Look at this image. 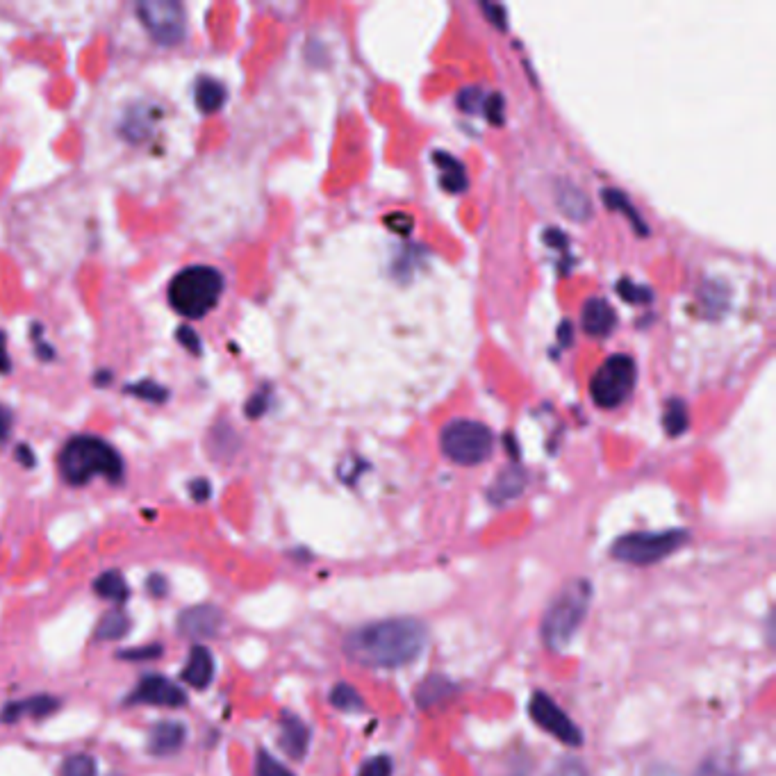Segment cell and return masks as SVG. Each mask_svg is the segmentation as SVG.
Wrapping results in <instances>:
<instances>
[{
    "label": "cell",
    "instance_id": "obj_1",
    "mask_svg": "<svg viewBox=\"0 0 776 776\" xmlns=\"http://www.w3.org/2000/svg\"><path fill=\"white\" fill-rule=\"evenodd\" d=\"M426 642L428 631L419 619L394 617L351 631L344 640V649L360 665L394 670L417 660Z\"/></svg>",
    "mask_w": 776,
    "mask_h": 776
},
{
    "label": "cell",
    "instance_id": "obj_2",
    "mask_svg": "<svg viewBox=\"0 0 776 776\" xmlns=\"http://www.w3.org/2000/svg\"><path fill=\"white\" fill-rule=\"evenodd\" d=\"M60 472L66 483L85 485L96 476L119 483L123 478V460L112 444L101 437L80 435L64 444L60 453Z\"/></svg>",
    "mask_w": 776,
    "mask_h": 776
},
{
    "label": "cell",
    "instance_id": "obj_3",
    "mask_svg": "<svg viewBox=\"0 0 776 776\" xmlns=\"http://www.w3.org/2000/svg\"><path fill=\"white\" fill-rule=\"evenodd\" d=\"M592 601V585L588 579L569 581L551 601L542 619V638L553 651L567 649L574 633L579 631Z\"/></svg>",
    "mask_w": 776,
    "mask_h": 776
},
{
    "label": "cell",
    "instance_id": "obj_4",
    "mask_svg": "<svg viewBox=\"0 0 776 776\" xmlns=\"http://www.w3.org/2000/svg\"><path fill=\"white\" fill-rule=\"evenodd\" d=\"M224 276L214 267H187L169 283L171 308L187 319H198L219 303Z\"/></svg>",
    "mask_w": 776,
    "mask_h": 776
},
{
    "label": "cell",
    "instance_id": "obj_5",
    "mask_svg": "<svg viewBox=\"0 0 776 776\" xmlns=\"http://www.w3.org/2000/svg\"><path fill=\"white\" fill-rule=\"evenodd\" d=\"M690 540V533L683 528H667V531H638L626 533L610 547V556L619 563L629 565H656L670 558Z\"/></svg>",
    "mask_w": 776,
    "mask_h": 776
},
{
    "label": "cell",
    "instance_id": "obj_6",
    "mask_svg": "<svg viewBox=\"0 0 776 776\" xmlns=\"http://www.w3.org/2000/svg\"><path fill=\"white\" fill-rule=\"evenodd\" d=\"M442 453L456 465H481L492 456L494 435L490 428L474 419H453L444 426L440 437Z\"/></svg>",
    "mask_w": 776,
    "mask_h": 776
},
{
    "label": "cell",
    "instance_id": "obj_7",
    "mask_svg": "<svg viewBox=\"0 0 776 776\" xmlns=\"http://www.w3.org/2000/svg\"><path fill=\"white\" fill-rule=\"evenodd\" d=\"M635 376H638V369H635L633 358L624 356V353L608 358L590 381V394L594 403L606 410L622 406L633 392Z\"/></svg>",
    "mask_w": 776,
    "mask_h": 776
},
{
    "label": "cell",
    "instance_id": "obj_8",
    "mask_svg": "<svg viewBox=\"0 0 776 776\" xmlns=\"http://www.w3.org/2000/svg\"><path fill=\"white\" fill-rule=\"evenodd\" d=\"M137 16L148 35L162 46H176L185 39L187 16L176 0H142L137 5Z\"/></svg>",
    "mask_w": 776,
    "mask_h": 776
},
{
    "label": "cell",
    "instance_id": "obj_9",
    "mask_svg": "<svg viewBox=\"0 0 776 776\" xmlns=\"http://www.w3.org/2000/svg\"><path fill=\"white\" fill-rule=\"evenodd\" d=\"M528 713L531 720L540 726L542 731H547L549 736L563 742L567 747H581L583 745V731L576 726L569 715L553 701L547 692H535L528 704Z\"/></svg>",
    "mask_w": 776,
    "mask_h": 776
},
{
    "label": "cell",
    "instance_id": "obj_10",
    "mask_svg": "<svg viewBox=\"0 0 776 776\" xmlns=\"http://www.w3.org/2000/svg\"><path fill=\"white\" fill-rule=\"evenodd\" d=\"M126 704H144V706H160V708H183L187 706V692L169 681L162 674H148L139 681L137 690L128 697Z\"/></svg>",
    "mask_w": 776,
    "mask_h": 776
},
{
    "label": "cell",
    "instance_id": "obj_11",
    "mask_svg": "<svg viewBox=\"0 0 776 776\" xmlns=\"http://www.w3.org/2000/svg\"><path fill=\"white\" fill-rule=\"evenodd\" d=\"M224 626V613L212 604H201L185 608L178 615V633L192 640L214 638Z\"/></svg>",
    "mask_w": 776,
    "mask_h": 776
},
{
    "label": "cell",
    "instance_id": "obj_12",
    "mask_svg": "<svg viewBox=\"0 0 776 776\" xmlns=\"http://www.w3.org/2000/svg\"><path fill=\"white\" fill-rule=\"evenodd\" d=\"M280 747L294 761H301V758L308 754L310 747V726L305 724L301 717H296L292 713H283V720H280Z\"/></svg>",
    "mask_w": 776,
    "mask_h": 776
},
{
    "label": "cell",
    "instance_id": "obj_13",
    "mask_svg": "<svg viewBox=\"0 0 776 776\" xmlns=\"http://www.w3.org/2000/svg\"><path fill=\"white\" fill-rule=\"evenodd\" d=\"M57 708H60V699H55L51 695H37V697H28L21 701H12L3 708L0 713V722L12 724L21 717H35V720H44V717L53 715Z\"/></svg>",
    "mask_w": 776,
    "mask_h": 776
},
{
    "label": "cell",
    "instance_id": "obj_14",
    "mask_svg": "<svg viewBox=\"0 0 776 776\" xmlns=\"http://www.w3.org/2000/svg\"><path fill=\"white\" fill-rule=\"evenodd\" d=\"M187 740V729L180 722H160L153 726L148 736V751L153 756H171L183 749Z\"/></svg>",
    "mask_w": 776,
    "mask_h": 776
},
{
    "label": "cell",
    "instance_id": "obj_15",
    "mask_svg": "<svg viewBox=\"0 0 776 776\" xmlns=\"http://www.w3.org/2000/svg\"><path fill=\"white\" fill-rule=\"evenodd\" d=\"M214 679V656L208 647L194 645L189 651L187 665L183 670V681L196 690H205Z\"/></svg>",
    "mask_w": 776,
    "mask_h": 776
},
{
    "label": "cell",
    "instance_id": "obj_16",
    "mask_svg": "<svg viewBox=\"0 0 776 776\" xmlns=\"http://www.w3.org/2000/svg\"><path fill=\"white\" fill-rule=\"evenodd\" d=\"M581 321H583V330L590 337H606L610 330L615 328L617 317L613 308H610V303L597 296V299H590L583 305Z\"/></svg>",
    "mask_w": 776,
    "mask_h": 776
},
{
    "label": "cell",
    "instance_id": "obj_17",
    "mask_svg": "<svg viewBox=\"0 0 776 776\" xmlns=\"http://www.w3.org/2000/svg\"><path fill=\"white\" fill-rule=\"evenodd\" d=\"M556 205L572 221H588L592 217V203L588 194L569 183L556 185Z\"/></svg>",
    "mask_w": 776,
    "mask_h": 776
},
{
    "label": "cell",
    "instance_id": "obj_18",
    "mask_svg": "<svg viewBox=\"0 0 776 776\" xmlns=\"http://www.w3.org/2000/svg\"><path fill=\"white\" fill-rule=\"evenodd\" d=\"M524 487H526L524 469L510 467V469H506V472H501L497 476V481L492 483L487 497H490L492 503H508V501L517 499L519 494L524 492Z\"/></svg>",
    "mask_w": 776,
    "mask_h": 776
},
{
    "label": "cell",
    "instance_id": "obj_19",
    "mask_svg": "<svg viewBox=\"0 0 776 776\" xmlns=\"http://www.w3.org/2000/svg\"><path fill=\"white\" fill-rule=\"evenodd\" d=\"M453 692H456V685H453V681H449L447 676L431 674L419 683L415 699L421 708H431V706L442 704L444 699H449Z\"/></svg>",
    "mask_w": 776,
    "mask_h": 776
},
{
    "label": "cell",
    "instance_id": "obj_20",
    "mask_svg": "<svg viewBox=\"0 0 776 776\" xmlns=\"http://www.w3.org/2000/svg\"><path fill=\"white\" fill-rule=\"evenodd\" d=\"M158 117V110L153 107L142 105V107H132V110L126 114V119L121 123V132L123 137L130 139V142H142L153 130V121Z\"/></svg>",
    "mask_w": 776,
    "mask_h": 776
},
{
    "label": "cell",
    "instance_id": "obj_21",
    "mask_svg": "<svg viewBox=\"0 0 776 776\" xmlns=\"http://www.w3.org/2000/svg\"><path fill=\"white\" fill-rule=\"evenodd\" d=\"M194 101L203 114L217 112L226 103V87L214 78H201L196 82Z\"/></svg>",
    "mask_w": 776,
    "mask_h": 776
},
{
    "label": "cell",
    "instance_id": "obj_22",
    "mask_svg": "<svg viewBox=\"0 0 776 776\" xmlns=\"http://www.w3.org/2000/svg\"><path fill=\"white\" fill-rule=\"evenodd\" d=\"M94 590H96L98 597L114 601V604H123V601H128V597H130L128 583L121 576V572H117V569H110V572H103L101 576H98V579L94 581Z\"/></svg>",
    "mask_w": 776,
    "mask_h": 776
},
{
    "label": "cell",
    "instance_id": "obj_23",
    "mask_svg": "<svg viewBox=\"0 0 776 776\" xmlns=\"http://www.w3.org/2000/svg\"><path fill=\"white\" fill-rule=\"evenodd\" d=\"M130 631V619L123 610H110L101 617V622L96 626V640L98 642H114L121 640L123 635Z\"/></svg>",
    "mask_w": 776,
    "mask_h": 776
},
{
    "label": "cell",
    "instance_id": "obj_24",
    "mask_svg": "<svg viewBox=\"0 0 776 776\" xmlns=\"http://www.w3.org/2000/svg\"><path fill=\"white\" fill-rule=\"evenodd\" d=\"M435 162L440 164V169H442L444 189H447V192H453V194L465 192L467 173H465V169H462V164L456 158H451V155H444V153H435Z\"/></svg>",
    "mask_w": 776,
    "mask_h": 776
},
{
    "label": "cell",
    "instance_id": "obj_25",
    "mask_svg": "<svg viewBox=\"0 0 776 776\" xmlns=\"http://www.w3.org/2000/svg\"><path fill=\"white\" fill-rule=\"evenodd\" d=\"M330 704H333L337 711L344 713H358L365 711V701L358 695L356 688H351L349 683H337L333 692H330Z\"/></svg>",
    "mask_w": 776,
    "mask_h": 776
},
{
    "label": "cell",
    "instance_id": "obj_26",
    "mask_svg": "<svg viewBox=\"0 0 776 776\" xmlns=\"http://www.w3.org/2000/svg\"><path fill=\"white\" fill-rule=\"evenodd\" d=\"M604 203L608 205L610 210H622L626 217H629L633 228L638 230L640 235H647L649 233V228L640 221V214L635 212V208L629 203V198H626L622 192H619V189H604Z\"/></svg>",
    "mask_w": 776,
    "mask_h": 776
},
{
    "label": "cell",
    "instance_id": "obj_27",
    "mask_svg": "<svg viewBox=\"0 0 776 776\" xmlns=\"http://www.w3.org/2000/svg\"><path fill=\"white\" fill-rule=\"evenodd\" d=\"M663 426L667 435H681L685 428H688V408H685V403L681 399H672L670 403H667L665 408V415H663Z\"/></svg>",
    "mask_w": 776,
    "mask_h": 776
},
{
    "label": "cell",
    "instance_id": "obj_28",
    "mask_svg": "<svg viewBox=\"0 0 776 776\" xmlns=\"http://www.w3.org/2000/svg\"><path fill=\"white\" fill-rule=\"evenodd\" d=\"M60 776H96V761L87 754H71L64 758Z\"/></svg>",
    "mask_w": 776,
    "mask_h": 776
},
{
    "label": "cell",
    "instance_id": "obj_29",
    "mask_svg": "<svg viewBox=\"0 0 776 776\" xmlns=\"http://www.w3.org/2000/svg\"><path fill=\"white\" fill-rule=\"evenodd\" d=\"M695 776H738L736 767L726 756H708L706 761H701Z\"/></svg>",
    "mask_w": 776,
    "mask_h": 776
},
{
    "label": "cell",
    "instance_id": "obj_30",
    "mask_svg": "<svg viewBox=\"0 0 776 776\" xmlns=\"http://www.w3.org/2000/svg\"><path fill=\"white\" fill-rule=\"evenodd\" d=\"M255 776H294L287 767L276 761L267 749L258 751V763H255Z\"/></svg>",
    "mask_w": 776,
    "mask_h": 776
},
{
    "label": "cell",
    "instance_id": "obj_31",
    "mask_svg": "<svg viewBox=\"0 0 776 776\" xmlns=\"http://www.w3.org/2000/svg\"><path fill=\"white\" fill-rule=\"evenodd\" d=\"M128 392L139 396L142 401H151V403H164L169 399V390H164L162 385L153 383V381H142L137 385H130Z\"/></svg>",
    "mask_w": 776,
    "mask_h": 776
},
{
    "label": "cell",
    "instance_id": "obj_32",
    "mask_svg": "<svg viewBox=\"0 0 776 776\" xmlns=\"http://www.w3.org/2000/svg\"><path fill=\"white\" fill-rule=\"evenodd\" d=\"M392 758L390 756H374L360 767L358 776H392Z\"/></svg>",
    "mask_w": 776,
    "mask_h": 776
},
{
    "label": "cell",
    "instance_id": "obj_33",
    "mask_svg": "<svg viewBox=\"0 0 776 776\" xmlns=\"http://www.w3.org/2000/svg\"><path fill=\"white\" fill-rule=\"evenodd\" d=\"M617 290H619V294H622V299L629 301V303H647V301H651V290H647V287L633 285V283H629V280H622V283L617 285Z\"/></svg>",
    "mask_w": 776,
    "mask_h": 776
},
{
    "label": "cell",
    "instance_id": "obj_34",
    "mask_svg": "<svg viewBox=\"0 0 776 776\" xmlns=\"http://www.w3.org/2000/svg\"><path fill=\"white\" fill-rule=\"evenodd\" d=\"M549 776H588V770H585V765L576 761V758H567V761L553 767Z\"/></svg>",
    "mask_w": 776,
    "mask_h": 776
},
{
    "label": "cell",
    "instance_id": "obj_35",
    "mask_svg": "<svg viewBox=\"0 0 776 776\" xmlns=\"http://www.w3.org/2000/svg\"><path fill=\"white\" fill-rule=\"evenodd\" d=\"M162 656V647L160 645H151V647H139V649H130V651H123V654H119V658H126V660H153Z\"/></svg>",
    "mask_w": 776,
    "mask_h": 776
},
{
    "label": "cell",
    "instance_id": "obj_36",
    "mask_svg": "<svg viewBox=\"0 0 776 776\" xmlns=\"http://www.w3.org/2000/svg\"><path fill=\"white\" fill-rule=\"evenodd\" d=\"M178 342L183 344L187 351L196 353V356H198V353H201V337L194 333V328H187V326L178 328Z\"/></svg>",
    "mask_w": 776,
    "mask_h": 776
},
{
    "label": "cell",
    "instance_id": "obj_37",
    "mask_svg": "<svg viewBox=\"0 0 776 776\" xmlns=\"http://www.w3.org/2000/svg\"><path fill=\"white\" fill-rule=\"evenodd\" d=\"M189 494H192V499L196 503L208 501L210 494H212V487H210L208 478H194V481L189 483Z\"/></svg>",
    "mask_w": 776,
    "mask_h": 776
},
{
    "label": "cell",
    "instance_id": "obj_38",
    "mask_svg": "<svg viewBox=\"0 0 776 776\" xmlns=\"http://www.w3.org/2000/svg\"><path fill=\"white\" fill-rule=\"evenodd\" d=\"M483 110H485L487 117H490V121H492V123H497V126L503 121V114H501V110H503V101H501V96L492 94L490 98H485Z\"/></svg>",
    "mask_w": 776,
    "mask_h": 776
},
{
    "label": "cell",
    "instance_id": "obj_39",
    "mask_svg": "<svg viewBox=\"0 0 776 776\" xmlns=\"http://www.w3.org/2000/svg\"><path fill=\"white\" fill-rule=\"evenodd\" d=\"M385 224L390 226L392 230H396L399 235H408L412 230V219L408 217V214H390V217L385 219Z\"/></svg>",
    "mask_w": 776,
    "mask_h": 776
},
{
    "label": "cell",
    "instance_id": "obj_40",
    "mask_svg": "<svg viewBox=\"0 0 776 776\" xmlns=\"http://www.w3.org/2000/svg\"><path fill=\"white\" fill-rule=\"evenodd\" d=\"M264 408H267V394L260 392V394H255L253 399L249 401V406H246V415L255 419V417L262 415Z\"/></svg>",
    "mask_w": 776,
    "mask_h": 776
},
{
    "label": "cell",
    "instance_id": "obj_41",
    "mask_svg": "<svg viewBox=\"0 0 776 776\" xmlns=\"http://www.w3.org/2000/svg\"><path fill=\"white\" fill-rule=\"evenodd\" d=\"M146 588L153 597H164V594H167V579H162L160 574H153L151 579L146 581Z\"/></svg>",
    "mask_w": 776,
    "mask_h": 776
},
{
    "label": "cell",
    "instance_id": "obj_42",
    "mask_svg": "<svg viewBox=\"0 0 776 776\" xmlns=\"http://www.w3.org/2000/svg\"><path fill=\"white\" fill-rule=\"evenodd\" d=\"M12 369V360L10 353H7V337L3 330H0V374H10Z\"/></svg>",
    "mask_w": 776,
    "mask_h": 776
},
{
    "label": "cell",
    "instance_id": "obj_43",
    "mask_svg": "<svg viewBox=\"0 0 776 776\" xmlns=\"http://www.w3.org/2000/svg\"><path fill=\"white\" fill-rule=\"evenodd\" d=\"M483 12H485V14H490V19H492L494 23H497L499 28H506V10H503V7L485 3V5H483Z\"/></svg>",
    "mask_w": 776,
    "mask_h": 776
},
{
    "label": "cell",
    "instance_id": "obj_44",
    "mask_svg": "<svg viewBox=\"0 0 776 776\" xmlns=\"http://www.w3.org/2000/svg\"><path fill=\"white\" fill-rule=\"evenodd\" d=\"M16 458H19L21 465H23V467H28V469L37 465V458H35V453H32V449L28 447V444H21V447L16 449Z\"/></svg>",
    "mask_w": 776,
    "mask_h": 776
},
{
    "label": "cell",
    "instance_id": "obj_45",
    "mask_svg": "<svg viewBox=\"0 0 776 776\" xmlns=\"http://www.w3.org/2000/svg\"><path fill=\"white\" fill-rule=\"evenodd\" d=\"M10 431H12V412L5 406H0V442L10 435Z\"/></svg>",
    "mask_w": 776,
    "mask_h": 776
},
{
    "label": "cell",
    "instance_id": "obj_46",
    "mask_svg": "<svg viewBox=\"0 0 776 776\" xmlns=\"http://www.w3.org/2000/svg\"><path fill=\"white\" fill-rule=\"evenodd\" d=\"M649 776H676V772L667 770V767H663V770H651Z\"/></svg>",
    "mask_w": 776,
    "mask_h": 776
}]
</instances>
